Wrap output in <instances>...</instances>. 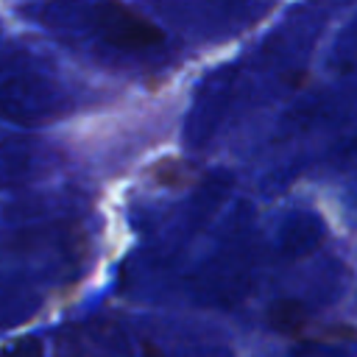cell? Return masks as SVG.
Segmentation results:
<instances>
[{
    "instance_id": "1",
    "label": "cell",
    "mask_w": 357,
    "mask_h": 357,
    "mask_svg": "<svg viewBox=\"0 0 357 357\" xmlns=\"http://www.w3.org/2000/svg\"><path fill=\"white\" fill-rule=\"evenodd\" d=\"M251 265L254 257H251V237L245 231V220H234V226L220 240L218 251L192 276V290L204 304L231 307L248 293Z\"/></svg>"
},
{
    "instance_id": "2",
    "label": "cell",
    "mask_w": 357,
    "mask_h": 357,
    "mask_svg": "<svg viewBox=\"0 0 357 357\" xmlns=\"http://www.w3.org/2000/svg\"><path fill=\"white\" fill-rule=\"evenodd\" d=\"M67 95L47 78L17 75L0 84V117L20 126H42L67 112Z\"/></svg>"
},
{
    "instance_id": "3",
    "label": "cell",
    "mask_w": 357,
    "mask_h": 357,
    "mask_svg": "<svg viewBox=\"0 0 357 357\" xmlns=\"http://www.w3.org/2000/svg\"><path fill=\"white\" fill-rule=\"evenodd\" d=\"M56 151L31 137H8L0 142V190L25 187L56 167Z\"/></svg>"
},
{
    "instance_id": "4",
    "label": "cell",
    "mask_w": 357,
    "mask_h": 357,
    "mask_svg": "<svg viewBox=\"0 0 357 357\" xmlns=\"http://www.w3.org/2000/svg\"><path fill=\"white\" fill-rule=\"evenodd\" d=\"M95 22L103 39L120 50H142L162 42V31L117 0H100L95 6Z\"/></svg>"
},
{
    "instance_id": "5",
    "label": "cell",
    "mask_w": 357,
    "mask_h": 357,
    "mask_svg": "<svg viewBox=\"0 0 357 357\" xmlns=\"http://www.w3.org/2000/svg\"><path fill=\"white\" fill-rule=\"evenodd\" d=\"M326 229H324V220L315 215V212H290L282 226H279V234H276V251L282 259L287 262H296V259H304L307 254H312L321 240H324Z\"/></svg>"
},
{
    "instance_id": "6",
    "label": "cell",
    "mask_w": 357,
    "mask_h": 357,
    "mask_svg": "<svg viewBox=\"0 0 357 357\" xmlns=\"http://www.w3.org/2000/svg\"><path fill=\"white\" fill-rule=\"evenodd\" d=\"M229 187H231V178H229L226 173H220V176H209V178L195 190V195L190 198V206H187V212H184V220H181L190 234L212 218V212H215V209L220 206V201L229 195Z\"/></svg>"
},
{
    "instance_id": "7",
    "label": "cell",
    "mask_w": 357,
    "mask_h": 357,
    "mask_svg": "<svg viewBox=\"0 0 357 357\" xmlns=\"http://www.w3.org/2000/svg\"><path fill=\"white\" fill-rule=\"evenodd\" d=\"M39 310V296L6 276H0V329L17 326L36 315Z\"/></svg>"
},
{
    "instance_id": "8",
    "label": "cell",
    "mask_w": 357,
    "mask_h": 357,
    "mask_svg": "<svg viewBox=\"0 0 357 357\" xmlns=\"http://www.w3.org/2000/svg\"><path fill=\"white\" fill-rule=\"evenodd\" d=\"M304 321H307V310L298 298H276L268 307V326L273 332L296 335V332H301Z\"/></svg>"
},
{
    "instance_id": "9",
    "label": "cell",
    "mask_w": 357,
    "mask_h": 357,
    "mask_svg": "<svg viewBox=\"0 0 357 357\" xmlns=\"http://www.w3.org/2000/svg\"><path fill=\"white\" fill-rule=\"evenodd\" d=\"M290 357H351L346 349L332 346V343H318V340H301L290 349Z\"/></svg>"
},
{
    "instance_id": "10",
    "label": "cell",
    "mask_w": 357,
    "mask_h": 357,
    "mask_svg": "<svg viewBox=\"0 0 357 357\" xmlns=\"http://www.w3.org/2000/svg\"><path fill=\"white\" fill-rule=\"evenodd\" d=\"M0 357H45V349H42L39 337L25 335V337H17V340L6 343L0 349Z\"/></svg>"
},
{
    "instance_id": "11",
    "label": "cell",
    "mask_w": 357,
    "mask_h": 357,
    "mask_svg": "<svg viewBox=\"0 0 357 357\" xmlns=\"http://www.w3.org/2000/svg\"><path fill=\"white\" fill-rule=\"evenodd\" d=\"M142 351H145V357H165L153 343H145V346H142Z\"/></svg>"
}]
</instances>
